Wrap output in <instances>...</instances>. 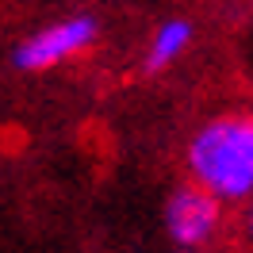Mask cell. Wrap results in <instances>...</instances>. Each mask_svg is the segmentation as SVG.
Here are the masks:
<instances>
[{
    "label": "cell",
    "mask_w": 253,
    "mask_h": 253,
    "mask_svg": "<svg viewBox=\"0 0 253 253\" xmlns=\"http://www.w3.org/2000/svg\"><path fill=\"white\" fill-rule=\"evenodd\" d=\"M188 176L222 204L253 196V115H215L188 138Z\"/></svg>",
    "instance_id": "obj_1"
},
{
    "label": "cell",
    "mask_w": 253,
    "mask_h": 253,
    "mask_svg": "<svg viewBox=\"0 0 253 253\" xmlns=\"http://www.w3.org/2000/svg\"><path fill=\"white\" fill-rule=\"evenodd\" d=\"M96 39H100V19L96 16L54 19L46 27H39L35 35H27L12 50V65L23 73H46V69H58V65L81 58Z\"/></svg>",
    "instance_id": "obj_2"
},
{
    "label": "cell",
    "mask_w": 253,
    "mask_h": 253,
    "mask_svg": "<svg viewBox=\"0 0 253 253\" xmlns=\"http://www.w3.org/2000/svg\"><path fill=\"white\" fill-rule=\"evenodd\" d=\"M222 226V200L211 196L207 188H200L196 180L180 184L165 204V230L173 238L176 250H200Z\"/></svg>",
    "instance_id": "obj_3"
},
{
    "label": "cell",
    "mask_w": 253,
    "mask_h": 253,
    "mask_svg": "<svg viewBox=\"0 0 253 253\" xmlns=\"http://www.w3.org/2000/svg\"><path fill=\"white\" fill-rule=\"evenodd\" d=\"M192 39H196V27H192V19H165L158 23V31L150 39V46H146V73H161V69H169V65L192 46Z\"/></svg>",
    "instance_id": "obj_4"
},
{
    "label": "cell",
    "mask_w": 253,
    "mask_h": 253,
    "mask_svg": "<svg viewBox=\"0 0 253 253\" xmlns=\"http://www.w3.org/2000/svg\"><path fill=\"white\" fill-rule=\"evenodd\" d=\"M246 230H250V238H253V196H250V211H246Z\"/></svg>",
    "instance_id": "obj_5"
},
{
    "label": "cell",
    "mask_w": 253,
    "mask_h": 253,
    "mask_svg": "<svg viewBox=\"0 0 253 253\" xmlns=\"http://www.w3.org/2000/svg\"><path fill=\"white\" fill-rule=\"evenodd\" d=\"M176 253H192V250H176Z\"/></svg>",
    "instance_id": "obj_6"
},
{
    "label": "cell",
    "mask_w": 253,
    "mask_h": 253,
    "mask_svg": "<svg viewBox=\"0 0 253 253\" xmlns=\"http://www.w3.org/2000/svg\"><path fill=\"white\" fill-rule=\"evenodd\" d=\"M250 4H253V0H250Z\"/></svg>",
    "instance_id": "obj_7"
}]
</instances>
